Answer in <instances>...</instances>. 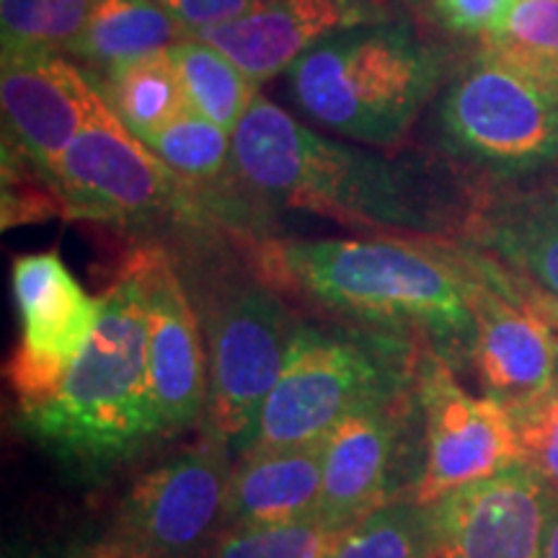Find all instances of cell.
I'll list each match as a JSON object with an SVG mask.
<instances>
[{
    "instance_id": "2e32d148",
    "label": "cell",
    "mask_w": 558,
    "mask_h": 558,
    "mask_svg": "<svg viewBox=\"0 0 558 558\" xmlns=\"http://www.w3.org/2000/svg\"><path fill=\"white\" fill-rule=\"evenodd\" d=\"M3 114L11 130V148L50 181L68 145L96 117L111 109L101 88L60 54H3Z\"/></svg>"
},
{
    "instance_id": "7402d4cb",
    "label": "cell",
    "mask_w": 558,
    "mask_h": 558,
    "mask_svg": "<svg viewBox=\"0 0 558 558\" xmlns=\"http://www.w3.org/2000/svg\"><path fill=\"white\" fill-rule=\"evenodd\" d=\"M169 52L179 68L190 107L235 135L256 101V83L233 60L194 34L169 47Z\"/></svg>"
},
{
    "instance_id": "4dcf8cb0",
    "label": "cell",
    "mask_w": 558,
    "mask_h": 558,
    "mask_svg": "<svg viewBox=\"0 0 558 558\" xmlns=\"http://www.w3.org/2000/svg\"><path fill=\"white\" fill-rule=\"evenodd\" d=\"M78 558H156V556L145 554V550L130 546V543H124L111 535L107 541L83 548Z\"/></svg>"
},
{
    "instance_id": "603a6c76",
    "label": "cell",
    "mask_w": 558,
    "mask_h": 558,
    "mask_svg": "<svg viewBox=\"0 0 558 558\" xmlns=\"http://www.w3.org/2000/svg\"><path fill=\"white\" fill-rule=\"evenodd\" d=\"M329 558H435L429 507L401 497L347 530Z\"/></svg>"
},
{
    "instance_id": "5bb4252c",
    "label": "cell",
    "mask_w": 558,
    "mask_h": 558,
    "mask_svg": "<svg viewBox=\"0 0 558 558\" xmlns=\"http://www.w3.org/2000/svg\"><path fill=\"white\" fill-rule=\"evenodd\" d=\"M148 295V375L163 439L207 422L209 367L199 316L163 248L132 254Z\"/></svg>"
},
{
    "instance_id": "5b68a950",
    "label": "cell",
    "mask_w": 558,
    "mask_h": 558,
    "mask_svg": "<svg viewBox=\"0 0 558 558\" xmlns=\"http://www.w3.org/2000/svg\"><path fill=\"white\" fill-rule=\"evenodd\" d=\"M295 101L313 120L369 145L407 135L442 78V60L407 21L339 32L288 70Z\"/></svg>"
},
{
    "instance_id": "9a60e30c",
    "label": "cell",
    "mask_w": 558,
    "mask_h": 558,
    "mask_svg": "<svg viewBox=\"0 0 558 558\" xmlns=\"http://www.w3.org/2000/svg\"><path fill=\"white\" fill-rule=\"evenodd\" d=\"M414 414H418L416 386L352 411L324 437L320 520L352 527L373 509L403 497L396 473Z\"/></svg>"
},
{
    "instance_id": "484cf974",
    "label": "cell",
    "mask_w": 558,
    "mask_h": 558,
    "mask_svg": "<svg viewBox=\"0 0 558 558\" xmlns=\"http://www.w3.org/2000/svg\"><path fill=\"white\" fill-rule=\"evenodd\" d=\"M184 184H209L226 171L233 135L190 109L169 128L143 140Z\"/></svg>"
},
{
    "instance_id": "3957f363",
    "label": "cell",
    "mask_w": 558,
    "mask_h": 558,
    "mask_svg": "<svg viewBox=\"0 0 558 558\" xmlns=\"http://www.w3.org/2000/svg\"><path fill=\"white\" fill-rule=\"evenodd\" d=\"M239 177L264 199L375 228L429 230V213L403 169L333 143L256 96L233 135Z\"/></svg>"
},
{
    "instance_id": "44dd1931",
    "label": "cell",
    "mask_w": 558,
    "mask_h": 558,
    "mask_svg": "<svg viewBox=\"0 0 558 558\" xmlns=\"http://www.w3.org/2000/svg\"><path fill=\"white\" fill-rule=\"evenodd\" d=\"M99 88L114 114L140 140L156 135L192 109L169 50L109 70L107 81Z\"/></svg>"
},
{
    "instance_id": "8fae6325",
    "label": "cell",
    "mask_w": 558,
    "mask_h": 558,
    "mask_svg": "<svg viewBox=\"0 0 558 558\" xmlns=\"http://www.w3.org/2000/svg\"><path fill=\"white\" fill-rule=\"evenodd\" d=\"M19 341L9 367L16 407H37L58 393L62 380L94 337L101 300L81 288L60 254L41 251L13 262Z\"/></svg>"
},
{
    "instance_id": "d4e9b609",
    "label": "cell",
    "mask_w": 558,
    "mask_h": 558,
    "mask_svg": "<svg viewBox=\"0 0 558 558\" xmlns=\"http://www.w3.org/2000/svg\"><path fill=\"white\" fill-rule=\"evenodd\" d=\"M96 0H0L3 54L70 52Z\"/></svg>"
},
{
    "instance_id": "277c9868",
    "label": "cell",
    "mask_w": 558,
    "mask_h": 558,
    "mask_svg": "<svg viewBox=\"0 0 558 558\" xmlns=\"http://www.w3.org/2000/svg\"><path fill=\"white\" fill-rule=\"evenodd\" d=\"M422 352L429 349L357 326L298 324L282 373L235 452L318 442L352 411L414 388Z\"/></svg>"
},
{
    "instance_id": "ffe728a7",
    "label": "cell",
    "mask_w": 558,
    "mask_h": 558,
    "mask_svg": "<svg viewBox=\"0 0 558 558\" xmlns=\"http://www.w3.org/2000/svg\"><path fill=\"white\" fill-rule=\"evenodd\" d=\"M192 37L156 0H96L86 29L70 52L104 75L124 62L148 58Z\"/></svg>"
},
{
    "instance_id": "f546056e",
    "label": "cell",
    "mask_w": 558,
    "mask_h": 558,
    "mask_svg": "<svg viewBox=\"0 0 558 558\" xmlns=\"http://www.w3.org/2000/svg\"><path fill=\"white\" fill-rule=\"evenodd\" d=\"M156 3L171 13L186 32L199 34L243 16L262 0H156Z\"/></svg>"
},
{
    "instance_id": "83f0119b",
    "label": "cell",
    "mask_w": 558,
    "mask_h": 558,
    "mask_svg": "<svg viewBox=\"0 0 558 558\" xmlns=\"http://www.w3.org/2000/svg\"><path fill=\"white\" fill-rule=\"evenodd\" d=\"M522 463H527L558 497V375L543 399L512 414Z\"/></svg>"
},
{
    "instance_id": "9c48e42d",
    "label": "cell",
    "mask_w": 558,
    "mask_h": 558,
    "mask_svg": "<svg viewBox=\"0 0 558 558\" xmlns=\"http://www.w3.org/2000/svg\"><path fill=\"white\" fill-rule=\"evenodd\" d=\"M184 181L107 109L62 153L50 190L70 218L143 226L190 213Z\"/></svg>"
},
{
    "instance_id": "d6986e66",
    "label": "cell",
    "mask_w": 558,
    "mask_h": 558,
    "mask_svg": "<svg viewBox=\"0 0 558 558\" xmlns=\"http://www.w3.org/2000/svg\"><path fill=\"white\" fill-rule=\"evenodd\" d=\"M324 439L298 448L246 450L233 463L226 530L318 518Z\"/></svg>"
},
{
    "instance_id": "cb8c5ba5",
    "label": "cell",
    "mask_w": 558,
    "mask_h": 558,
    "mask_svg": "<svg viewBox=\"0 0 558 558\" xmlns=\"http://www.w3.org/2000/svg\"><path fill=\"white\" fill-rule=\"evenodd\" d=\"M484 52L558 86V0H520L507 24L484 39Z\"/></svg>"
},
{
    "instance_id": "52a82bcc",
    "label": "cell",
    "mask_w": 558,
    "mask_h": 558,
    "mask_svg": "<svg viewBox=\"0 0 558 558\" xmlns=\"http://www.w3.org/2000/svg\"><path fill=\"white\" fill-rule=\"evenodd\" d=\"M233 445L213 424L140 473L114 514V538L156 558H209L226 533Z\"/></svg>"
},
{
    "instance_id": "ac0fdd59",
    "label": "cell",
    "mask_w": 558,
    "mask_h": 558,
    "mask_svg": "<svg viewBox=\"0 0 558 558\" xmlns=\"http://www.w3.org/2000/svg\"><path fill=\"white\" fill-rule=\"evenodd\" d=\"M390 21L386 0H262L259 5L194 37L209 41L254 83L290 70L339 32Z\"/></svg>"
},
{
    "instance_id": "1f68e13d",
    "label": "cell",
    "mask_w": 558,
    "mask_h": 558,
    "mask_svg": "<svg viewBox=\"0 0 558 558\" xmlns=\"http://www.w3.org/2000/svg\"><path fill=\"white\" fill-rule=\"evenodd\" d=\"M543 558H558V497L554 499V507H550L546 541H543Z\"/></svg>"
},
{
    "instance_id": "e0dca14e",
    "label": "cell",
    "mask_w": 558,
    "mask_h": 558,
    "mask_svg": "<svg viewBox=\"0 0 558 558\" xmlns=\"http://www.w3.org/2000/svg\"><path fill=\"white\" fill-rule=\"evenodd\" d=\"M471 235L501 282L558 331V177L488 199Z\"/></svg>"
},
{
    "instance_id": "f1b7e54d",
    "label": "cell",
    "mask_w": 558,
    "mask_h": 558,
    "mask_svg": "<svg viewBox=\"0 0 558 558\" xmlns=\"http://www.w3.org/2000/svg\"><path fill=\"white\" fill-rule=\"evenodd\" d=\"M518 3L520 0H435V11L452 32L486 39L507 24Z\"/></svg>"
},
{
    "instance_id": "30bf717a",
    "label": "cell",
    "mask_w": 558,
    "mask_h": 558,
    "mask_svg": "<svg viewBox=\"0 0 558 558\" xmlns=\"http://www.w3.org/2000/svg\"><path fill=\"white\" fill-rule=\"evenodd\" d=\"M422 414V471L411 499L432 505L473 481L522 463L512 414L488 396H473L435 352H422L416 369Z\"/></svg>"
},
{
    "instance_id": "ba28073f",
    "label": "cell",
    "mask_w": 558,
    "mask_h": 558,
    "mask_svg": "<svg viewBox=\"0 0 558 558\" xmlns=\"http://www.w3.org/2000/svg\"><path fill=\"white\" fill-rule=\"evenodd\" d=\"M439 122L458 156L501 177L558 163V86L486 52L448 88Z\"/></svg>"
},
{
    "instance_id": "6da1fadb",
    "label": "cell",
    "mask_w": 558,
    "mask_h": 558,
    "mask_svg": "<svg viewBox=\"0 0 558 558\" xmlns=\"http://www.w3.org/2000/svg\"><path fill=\"white\" fill-rule=\"evenodd\" d=\"M254 267L271 288L303 298L339 324L429 349L452 369L471 365L469 275L452 246L396 239L267 241Z\"/></svg>"
},
{
    "instance_id": "7a4b0ae2",
    "label": "cell",
    "mask_w": 558,
    "mask_h": 558,
    "mask_svg": "<svg viewBox=\"0 0 558 558\" xmlns=\"http://www.w3.org/2000/svg\"><path fill=\"white\" fill-rule=\"evenodd\" d=\"M99 324L58 393L19 409V429L75 476L107 478L160 432L148 375V295L135 259L104 292Z\"/></svg>"
},
{
    "instance_id": "7c38bea8",
    "label": "cell",
    "mask_w": 558,
    "mask_h": 558,
    "mask_svg": "<svg viewBox=\"0 0 558 558\" xmlns=\"http://www.w3.org/2000/svg\"><path fill=\"white\" fill-rule=\"evenodd\" d=\"M456 248L465 275L476 337L471 367L484 396L509 414L527 409L548 393L558 375V331L512 295L484 267L473 248Z\"/></svg>"
},
{
    "instance_id": "d6a6232c",
    "label": "cell",
    "mask_w": 558,
    "mask_h": 558,
    "mask_svg": "<svg viewBox=\"0 0 558 558\" xmlns=\"http://www.w3.org/2000/svg\"><path fill=\"white\" fill-rule=\"evenodd\" d=\"M81 554H73L70 558H78ZM13 558H54V556H45V554H26V556H13Z\"/></svg>"
},
{
    "instance_id": "4fadbf2b",
    "label": "cell",
    "mask_w": 558,
    "mask_h": 558,
    "mask_svg": "<svg viewBox=\"0 0 558 558\" xmlns=\"http://www.w3.org/2000/svg\"><path fill=\"white\" fill-rule=\"evenodd\" d=\"M556 494L527 463L432 501L435 558H543Z\"/></svg>"
},
{
    "instance_id": "4316f807",
    "label": "cell",
    "mask_w": 558,
    "mask_h": 558,
    "mask_svg": "<svg viewBox=\"0 0 558 558\" xmlns=\"http://www.w3.org/2000/svg\"><path fill=\"white\" fill-rule=\"evenodd\" d=\"M349 527L311 518L226 530L209 558H329Z\"/></svg>"
},
{
    "instance_id": "8992f818",
    "label": "cell",
    "mask_w": 558,
    "mask_h": 558,
    "mask_svg": "<svg viewBox=\"0 0 558 558\" xmlns=\"http://www.w3.org/2000/svg\"><path fill=\"white\" fill-rule=\"evenodd\" d=\"M192 303L207 347V424L235 452L282 373L300 320L259 271L207 269Z\"/></svg>"
}]
</instances>
